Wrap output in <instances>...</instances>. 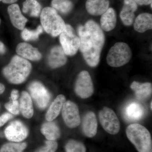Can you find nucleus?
Returning a JSON list of instances; mask_svg holds the SVG:
<instances>
[{
  "label": "nucleus",
  "instance_id": "423d86ee",
  "mask_svg": "<svg viewBox=\"0 0 152 152\" xmlns=\"http://www.w3.org/2000/svg\"><path fill=\"white\" fill-rule=\"evenodd\" d=\"M59 39L61 48L66 56H73L77 53L80 48V40L72 26L66 24L64 30L60 34Z\"/></svg>",
  "mask_w": 152,
  "mask_h": 152
},
{
  "label": "nucleus",
  "instance_id": "f257e3e1",
  "mask_svg": "<svg viewBox=\"0 0 152 152\" xmlns=\"http://www.w3.org/2000/svg\"><path fill=\"white\" fill-rule=\"evenodd\" d=\"M77 32L80 40L79 49L85 61L90 66H96L105 42L103 31L97 23L90 20L84 25L79 26Z\"/></svg>",
  "mask_w": 152,
  "mask_h": 152
},
{
  "label": "nucleus",
  "instance_id": "a211bd4d",
  "mask_svg": "<svg viewBox=\"0 0 152 152\" xmlns=\"http://www.w3.org/2000/svg\"><path fill=\"white\" fill-rule=\"evenodd\" d=\"M145 114V109L141 104L132 102L126 107L125 117L128 121H135L141 119Z\"/></svg>",
  "mask_w": 152,
  "mask_h": 152
},
{
  "label": "nucleus",
  "instance_id": "2f4dec72",
  "mask_svg": "<svg viewBox=\"0 0 152 152\" xmlns=\"http://www.w3.org/2000/svg\"><path fill=\"white\" fill-rule=\"evenodd\" d=\"M12 115L9 113L3 114L0 116V127L12 118Z\"/></svg>",
  "mask_w": 152,
  "mask_h": 152
},
{
  "label": "nucleus",
  "instance_id": "9b49d317",
  "mask_svg": "<svg viewBox=\"0 0 152 152\" xmlns=\"http://www.w3.org/2000/svg\"><path fill=\"white\" fill-rule=\"evenodd\" d=\"M6 138L10 141L20 142L27 137L28 130L26 126L19 121L11 123L5 130Z\"/></svg>",
  "mask_w": 152,
  "mask_h": 152
},
{
  "label": "nucleus",
  "instance_id": "20e7f679",
  "mask_svg": "<svg viewBox=\"0 0 152 152\" xmlns=\"http://www.w3.org/2000/svg\"><path fill=\"white\" fill-rule=\"evenodd\" d=\"M42 26L48 34L53 37L59 36L66 27V24L56 11L50 7L43 9L40 14Z\"/></svg>",
  "mask_w": 152,
  "mask_h": 152
},
{
  "label": "nucleus",
  "instance_id": "6ab92c4d",
  "mask_svg": "<svg viewBox=\"0 0 152 152\" xmlns=\"http://www.w3.org/2000/svg\"><path fill=\"white\" fill-rule=\"evenodd\" d=\"M116 13L114 9L109 8L102 15L100 19V27L103 31H110L116 26Z\"/></svg>",
  "mask_w": 152,
  "mask_h": 152
},
{
  "label": "nucleus",
  "instance_id": "6e6552de",
  "mask_svg": "<svg viewBox=\"0 0 152 152\" xmlns=\"http://www.w3.org/2000/svg\"><path fill=\"white\" fill-rule=\"evenodd\" d=\"M75 91L82 99H87L94 94V85L89 73L87 71L81 72L77 76L75 85Z\"/></svg>",
  "mask_w": 152,
  "mask_h": 152
},
{
  "label": "nucleus",
  "instance_id": "7c9ffc66",
  "mask_svg": "<svg viewBox=\"0 0 152 152\" xmlns=\"http://www.w3.org/2000/svg\"><path fill=\"white\" fill-rule=\"evenodd\" d=\"M58 147V145L56 142L48 140L46 142L45 145L38 150L36 152H55Z\"/></svg>",
  "mask_w": 152,
  "mask_h": 152
},
{
  "label": "nucleus",
  "instance_id": "bb28decb",
  "mask_svg": "<svg viewBox=\"0 0 152 152\" xmlns=\"http://www.w3.org/2000/svg\"><path fill=\"white\" fill-rule=\"evenodd\" d=\"M43 31L42 26H39L35 30H30L24 28L22 30L21 37L26 41H34L37 39L39 36Z\"/></svg>",
  "mask_w": 152,
  "mask_h": 152
},
{
  "label": "nucleus",
  "instance_id": "58836bf2",
  "mask_svg": "<svg viewBox=\"0 0 152 152\" xmlns=\"http://www.w3.org/2000/svg\"><path fill=\"white\" fill-rule=\"evenodd\" d=\"M0 23H1V19H0Z\"/></svg>",
  "mask_w": 152,
  "mask_h": 152
},
{
  "label": "nucleus",
  "instance_id": "f3484780",
  "mask_svg": "<svg viewBox=\"0 0 152 152\" xmlns=\"http://www.w3.org/2000/svg\"><path fill=\"white\" fill-rule=\"evenodd\" d=\"M109 0H87L86 8L88 12L94 16L102 15L109 9Z\"/></svg>",
  "mask_w": 152,
  "mask_h": 152
},
{
  "label": "nucleus",
  "instance_id": "473e14b6",
  "mask_svg": "<svg viewBox=\"0 0 152 152\" xmlns=\"http://www.w3.org/2000/svg\"><path fill=\"white\" fill-rule=\"evenodd\" d=\"M134 1L140 5H148L152 4V0H133Z\"/></svg>",
  "mask_w": 152,
  "mask_h": 152
},
{
  "label": "nucleus",
  "instance_id": "0eeeda50",
  "mask_svg": "<svg viewBox=\"0 0 152 152\" xmlns=\"http://www.w3.org/2000/svg\"><path fill=\"white\" fill-rule=\"evenodd\" d=\"M99 118L101 125L107 132L115 135L119 132V120L111 109L104 107L99 112Z\"/></svg>",
  "mask_w": 152,
  "mask_h": 152
},
{
  "label": "nucleus",
  "instance_id": "4c0bfd02",
  "mask_svg": "<svg viewBox=\"0 0 152 152\" xmlns=\"http://www.w3.org/2000/svg\"><path fill=\"white\" fill-rule=\"evenodd\" d=\"M152 101H151V104H150V108H151V110H152Z\"/></svg>",
  "mask_w": 152,
  "mask_h": 152
},
{
  "label": "nucleus",
  "instance_id": "f704fd0d",
  "mask_svg": "<svg viewBox=\"0 0 152 152\" xmlns=\"http://www.w3.org/2000/svg\"><path fill=\"white\" fill-rule=\"evenodd\" d=\"M6 51V47L3 43L0 42V55L4 54Z\"/></svg>",
  "mask_w": 152,
  "mask_h": 152
},
{
  "label": "nucleus",
  "instance_id": "393cba45",
  "mask_svg": "<svg viewBox=\"0 0 152 152\" xmlns=\"http://www.w3.org/2000/svg\"><path fill=\"white\" fill-rule=\"evenodd\" d=\"M41 9L40 4L37 0H26L23 3V12L31 17L37 18L39 16Z\"/></svg>",
  "mask_w": 152,
  "mask_h": 152
},
{
  "label": "nucleus",
  "instance_id": "2eb2a0df",
  "mask_svg": "<svg viewBox=\"0 0 152 152\" xmlns=\"http://www.w3.org/2000/svg\"><path fill=\"white\" fill-rule=\"evenodd\" d=\"M17 54L26 60L37 61L41 59L42 56L37 49L27 43L22 42L17 46Z\"/></svg>",
  "mask_w": 152,
  "mask_h": 152
},
{
  "label": "nucleus",
  "instance_id": "39448f33",
  "mask_svg": "<svg viewBox=\"0 0 152 152\" xmlns=\"http://www.w3.org/2000/svg\"><path fill=\"white\" fill-rule=\"evenodd\" d=\"M132 56L130 47L123 42L115 44L109 50L107 55V63L113 67H119L128 64Z\"/></svg>",
  "mask_w": 152,
  "mask_h": 152
},
{
  "label": "nucleus",
  "instance_id": "9d476101",
  "mask_svg": "<svg viewBox=\"0 0 152 152\" xmlns=\"http://www.w3.org/2000/svg\"><path fill=\"white\" fill-rule=\"evenodd\" d=\"M62 116L64 121L69 128H76L80 124L78 107L73 102L67 101L65 102L62 108Z\"/></svg>",
  "mask_w": 152,
  "mask_h": 152
},
{
  "label": "nucleus",
  "instance_id": "1a4fd4ad",
  "mask_svg": "<svg viewBox=\"0 0 152 152\" xmlns=\"http://www.w3.org/2000/svg\"><path fill=\"white\" fill-rule=\"evenodd\" d=\"M28 90L38 107L41 110L46 108L50 102L51 96L45 87L39 82H34L29 86Z\"/></svg>",
  "mask_w": 152,
  "mask_h": 152
},
{
  "label": "nucleus",
  "instance_id": "aec40b11",
  "mask_svg": "<svg viewBox=\"0 0 152 152\" xmlns=\"http://www.w3.org/2000/svg\"><path fill=\"white\" fill-rule=\"evenodd\" d=\"M134 28L136 31L144 33L152 29V15L148 13L140 14L135 19Z\"/></svg>",
  "mask_w": 152,
  "mask_h": 152
},
{
  "label": "nucleus",
  "instance_id": "72a5a7b5",
  "mask_svg": "<svg viewBox=\"0 0 152 152\" xmlns=\"http://www.w3.org/2000/svg\"><path fill=\"white\" fill-rule=\"evenodd\" d=\"M19 98L18 91L17 90H14L12 91L11 94V99L12 100H16Z\"/></svg>",
  "mask_w": 152,
  "mask_h": 152
},
{
  "label": "nucleus",
  "instance_id": "a878e982",
  "mask_svg": "<svg viewBox=\"0 0 152 152\" xmlns=\"http://www.w3.org/2000/svg\"><path fill=\"white\" fill-rule=\"evenodd\" d=\"M51 6L57 12L66 15L72 10L73 4L70 0H52Z\"/></svg>",
  "mask_w": 152,
  "mask_h": 152
},
{
  "label": "nucleus",
  "instance_id": "f03ea898",
  "mask_svg": "<svg viewBox=\"0 0 152 152\" xmlns=\"http://www.w3.org/2000/svg\"><path fill=\"white\" fill-rule=\"evenodd\" d=\"M32 69L31 63L19 56L12 58L10 62L3 70V75L10 83H22L26 80Z\"/></svg>",
  "mask_w": 152,
  "mask_h": 152
},
{
  "label": "nucleus",
  "instance_id": "ea45409f",
  "mask_svg": "<svg viewBox=\"0 0 152 152\" xmlns=\"http://www.w3.org/2000/svg\"><path fill=\"white\" fill-rule=\"evenodd\" d=\"M0 107H1V106H0Z\"/></svg>",
  "mask_w": 152,
  "mask_h": 152
},
{
  "label": "nucleus",
  "instance_id": "c9c22d12",
  "mask_svg": "<svg viewBox=\"0 0 152 152\" xmlns=\"http://www.w3.org/2000/svg\"><path fill=\"white\" fill-rule=\"evenodd\" d=\"M18 0H0V1L6 4H14Z\"/></svg>",
  "mask_w": 152,
  "mask_h": 152
},
{
  "label": "nucleus",
  "instance_id": "ddd939ff",
  "mask_svg": "<svg viewBox=\"0 0 152 152\" xmlns=\"http://www.w3.org/2000/svg\"><path fill=\"white\" fill-rule=\"evenodd\" d=\"M7 11L11 21L14 26L19 30H23L28 22V19L22 14L18 5L12 4L9 6Z\"/></svg>",
  "mask_w": 152,
  "mask_h": 152
},
{
  "label": "nucleus",
  "instance_id": "f8f14e48",
  "mask_svg": "<svg viewBox=\"0 0 152 152\" xmlns=\"http://www.w3.org/2000/svg\"><path fill=\"white\" fill-rule=\"evenodd\" d=\"M137 8V4L133 0H124V6L120 17L125 26H130L133 24L135 19L134 12Z\"/></svg>",
  "mask_w": 152,
  "mask_h": 152
},
{
  "label": "nucleus",
  "instance_id": "b1692460",
  "mask_svg": "<svg viewBox=\"0 0 152 152\" xmlns=\"http://www.w3.org/2000/svg\"><path fill=\"white\" fill-rule=\"evenodd\" d=\"M42 134L48 140L55 141L61 136V131L58 125L53 122L45 123L41 128Z\"/></svg>",
  "mask_w": 152,
  "mask_h": 152
},
{
  "label": "nucleus",
  "instance_id": "cd10ccee",
  "mask_svg": "<svg viewBox=\"0 0 152 152\" xmlns=\"http://www.w3.org/2000/svg\"><path fill=\"white\" fill-rule=\"evenodd\" d=\"M26 143H8L3 145L0 152H23L26 148Z\"/></svg>",
  "mask_w": 152,
  "mask_h": 152
},
{
  "label": "nucleus",
  "instance_id": "4be33fe9",
  "mask_svg": "<svg viewBox=\"0 0 152 152\" xmlns=\"http://www.w3.org/2000/svg\"><path fill=\"white\" fill-rule=\"evenodd\" d=\"M66 102L63 95H58L53 102L46 114V119L48 121H52L58 116Z\"/></svg>",
  "mask_w": 152,
  "mask_h": 152
},
{
  "label": "nucleus",
  "instance_id": "dca6fc26",
  "mask_svg": "<svg viewBox=\"0 0 152 152\" xmlns=\"http://www.w3.org/2000/svg\"><path fill=\"white\" fill-rule=\"evenodd\" d=\"M98 124L94 112H89L85 115L82 123V129L85 135L88 137H94L97 132Z\"/></svg>",
  "mask_w": 152,
  "mask_h": 152
},
{
  "label": "nucleus",
  "instance_id": "7ed1b4c3",
  "mask_svg": "<svg viewBox=\"0 0 152 152\" xmlns=\"http://www.w3.org/2000/svg\"><path fill=\"white\" fill-rule=\"evenodd\" d=\"M128 138L139 152H152L151 134L144 126L134 124L128 126L126 130Z\"/></svg>",
  "mask_w": 152,
  "mask_h": 152
},
{
  "label": "nucleus",
  "instance_id": "5701e85b",
  "mask_svg": "<svg viewBox=\"0 0 152 152\" xmlns=\"http://www.w3.org/2000/svg\"><path fill=\"white\" fill-rule=\"evenodd\" d=\"M20 111L22 115L27 118H30L34 114L32 101L31 96L26 91L22 93L20 99Z\"/></svg>",
  "mask_w": 152,
  "mask_h": 152
},
{
  "label": "nucleus",
  "instance_id": "c85d7f7f",
  "mask_svg": "<svg viewBox=\"0 0 152 152\" xmlns=\"http://www.w3.org/2000/svg\"><path fill=\"white\" fill-rule=\"evenodd\" d=\"M66 152H86V149L81 142L71 140L67 142L65 146Z\"/></svg>",
  "mask_w": 152,
  "mask_h": 152
},
{
  "label": "nucleus",
  "instance_id": "c756f323",
  "mask_svg": "<svg viewBox=\"0 0 152 152\" xmlns=\"http://www.w3.org/2000/svg\"><path fill=\"white\" fill-rule=\"evenodd\" d=\"M5 108L8 111L14 115H18L20 113V104L17 100H11L5 105Z\"/></svg>",
  "mask_w": 152,
  "mask_h": 152
},
{
  "label": "nucleus",
  "instance_id": "e433bc0d",
  "mask_svg": "<svg viewBox=\"0 0 152 152\" xmlns=\"http://www.w3.org/2000/svg\"><path fill=\"white\" fill-rule=\"evenodd\" d=\"M5 91V86L4 85L0 83V94H3Z\"/></svg>",
  "mask_w": 152,
  "mask_h": 152
},
{
  "label": "nucleus",
  "instance_id": "412c9836",
  "mask_svg": "<svg viewBox=\"0 0 152 152\" xmlns=\"http://www.w3.org/2000/svg\"><path fill=\"white\" fill-rule=\"evenodd\" d=\"M131 88L134 91L136 97L140 100H145L152 94L151 83H140L134 81L131 84Z\"/></svg>",
  "mask_w": 152,
  "mask_h": 152
},
{
  "label": "nucleus",
  "instance_id": "4468645a",
  "mask_svg": "<svg viewBox=\"0 0 152 152\" xmlns=\"http://www.w3.org/2000/svg\"><path fill=\"white\" fill-rule=\"evenodd\" d=\"M67 58L61 47L56 46L52 48L49 54L48 62L53 69L61 67L66 63Z\"/></svg>",
  "mask_w": 152,
  "mask_h": 152
}]
</instances>
